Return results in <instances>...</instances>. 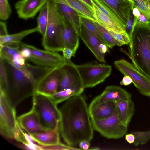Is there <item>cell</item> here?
<instances>
[{"label": "cell", "instance_id": "cell-1", "mask_svg": "<svg viewBox=\"0 0 150 150\" xmlns=\"http://www.w3.org/2000/svg\"><path fill=\"white\" fill-rule=\"evenodd\" d=\"M59 109L60 132L67 145L75 146L83 140L90 142L94 130L85 97L81 94L71 97Z\"/></svg>", "mask_w": 150, "mask_h": 150}, {"label": "cell", "instance_id": "cell-2", "mask_svg": "<svg viewBox=\"0 0 150 150\" xmlns=\"http://www.w3.org/2000/svg\"><path fill=\"white\" fill-rule=\"evenodd\" d=\"M2 59L7 76L6 88L4 93L9 103L14 108L23 100L35 93L38 83L52 69L26 63L25 69L22 70Z\"/></svg>", "mask_w": 150, "mask_h": 150}, {"label": "cell", "instance_id": "cell-3", "mask_svg": "<svg viewBox=\"0 0 150 150\" xmlns=\"http://www.w3.org/2000/svg\"><path fill=\"white\" fill-rule=\"evenodd\" d=\"M129 52L120 51L129 57L132 64L150 79V25H136L129 44Z\"/></svg>", "mask_w": 150, "mask_h": 150}, {"label": "cell", "instance_id": "cell-4", "mask_svg": "<svg viewBox=\"0 0 150 150\" xmlns=\"http://www.w3.org/2000/svg\"><path fill=\"white\" fill-rule=\"evenodd\" d=\"M47 2L49 7L48 21L46 33L42 36V45L47 51H62L63 48L61 32L63 16L53 0H48Z\"/></svg>", "mask_w": 150, "mask_h": 150}, {"label": "cell", "instance_id": "cell-5", "mask_svg": "<svg viewBox=\"0 0 150 150\" xmlns=\"http://www.w3.org/2000/svg\"><path fill=\"white\" fill-rule=\"evenodd\" d=\"M32 106L42 125L47 129L53 130L59 125L61 115L59 108L49 96L35 93Z\"/></svg>", "mask_w": 150, "mask_h": 150}, {"label": "cell", "instance_id": "cell-6", "mask_svg": "<svg viewBox=\"0 0 150 150\" xmlns=\"http://www.w3.org/2000/svg\"><path fill=\"white\" fill-rule=\"evenodd\" d=\"M85 88L93 87L103 82L110 75L112 67L93 61L76 65Z\"/></svg>", "mask_w": 150, "mask_h": 150}, {"label": "cell", "instance_id": "cell-7", "mask_svg": "<svg viewBox=\"0 0 150 150\" xmlns=\"http://www.w3.org/2000/svg\"><path fill=\"white\" fill-rule=\"evenodd\" d=\"M0 133L9 139H14L18 123L15 108L8 102L4 93L0 90Z\"/></svg>", "mask_w": 150, "mask_h": 150}, {"label": "cell", "instance_id": "cell-8", "mask_svg": "<svg viewBox=\"0 0 150 150\" xmlns=\"http://www.w3.org/2000/svg\"><path fill=\"white\" fill-rule=\"evenodd\" d=\"M91 120L93 130L108 139H118L122 138L127 131L128 127L122 124L119 120L116 110L108 117Z\"/></svg>", "mask_w": 150, "mask_h": 150}, {"label": "cell", "instance_id": "cell-9", "mask_svg": "<svg viewBox=\"0 0 150 150\" xmlns=\"http://www.w3.org/2000/svg\"><path fill=\"white\" fill-rule=\"evenodd\" d=\"M114 64L120 72L131 78L133 84L141 94L150 98V79L149 78L132 64L124 59L116 61Z\"/></svg>", "mask_w": 150, "mask_h": 150}, {"label": "cell", "instance_id": "cell-10", "mask_svg": "<svg viewBox=\"0 0 150 150\" xmlns=\"http://www.w3.org/2000/svg\"><path fill=\"white\" fill-rule=\"evenodd\" d=\"M20 44L30 49L32 54L28 60L37 65L56 69L60 68L67 63L66 59L57 52L42 50L21 42Z\"/></svg>", "mask_w": 150, "mask_h": 150}, {"label": "cell", "instance_id": "cell-11", "mask_svg": "<svg viewBox=\"0 0 150 150\" xmlns=\"http://www.w3.org/2000/svg\"><path fill=\"white\" fill-rule=\"evenodd\" d=\"M66 59V64L60 68L62 77L57 92L68 88L84 91L85 88L76 65L70 59Z\"/></svg>", "mask_w": 150, "mask_h": 150}, {"label": "cell", "instance_id": "cell-12", "mask_svg": "<svg viewBox=\"0 0 150 150\" xmlns=\"http://www.w3.org/2000/svg\"><path fill=\"white\" fill-rule=\"evenodd\" d=\"M62 77L60 68L53 69L38 82L35 93L47 96L54 94L57 92Z\"/></svg>", "mask_w": 150, "mask_h": 150}, {"label": "cell", "instance_id": "cell-13", "mask_svg": "<svg viewBox=\"0 0 150 150\" xmlns=\"http://www.w3.org/2000/svg\"><path fill=\"white\" fill-rule=\"evenodd\" d=\"M130 99L131 94L125 89L118 86H108L101 94L92 100L88 106V110L104 103L110 101L116 102L121 99Z\"/></svg>", "mask_w": 150, "mask_h": 150}, {"label": "cell", "instance_id": "cell-14", "mask_svg": "<svg viewBox=\"0 0 150 150\" xmlns=\"http://www.w3.org/2000/svg\"><path fill=\"white\" fill-rule=\"evenodd\" d=\"M45 0H20L14 5L18 17L26 20L33 18L47 2Z\"/></svg>", "mask_w": 150, "mask_h": 150}, {"label": "cell", "instance_id": "cell-15", "mask_svg": "<svg viewBox=\"0 0 150 150\" xmlns=\"http://www.w3.org/2000/svg\"><path fill=\"white\" fill-rule=\"evenodd\" d=\"M17 120L21 127L30 134L47 130L42 124L32 106L29 112L19 116Z\"/></svg>", "mask_w": 150, "mask_h": 150}, {"label": "cell", "instance_id": "cell-16", "mask_svg": "<svg viewBox=\"0 0 150 150\" xmlns=\"http://www.w3.org/2000/svg\"><path fill=\"white\" fill-rule=\"evenodd\" d=\"M114 13L125 25L134 5L132 0H99Z\"/></svg>", "mask_w": 150, "mask_h": 150}, {"label": "cell", "instance_id": "cell-17", "mask_svg": "<svg viewBox=\"0 0 150 150\" xmlns=\"http://www.w3.org/2000/svg\"><path fill=\"white\" fill-rule=\"evenodd\" d=\"M61 32L63 48L71 49L75 54L79 46V36L63 16Z\"/></svg>", "mask_w": 150, "mask_h": 150}, {"label": "cell", "instance_id": "cell-18", "mask_svg": "<svg viewBox=\"0 0 150 150\" xmlns=\"http://www.w3.org/2000/svg\"><path fill=\"white\" fill-rule=\"evenodd\" d=\"M81 25L79 37L97 59L103 64L105 63V54L100 52L99 48L100 45L103 43Z\"/></svg>", "mask_w": 150, "mask_h": 150}, {"label": "cell", "instance_id": "cell-19", "mask_svg": "<svg viewBox=\"0 0 150 150\" xmlns=\"http://www.w3.org/2000/svg\"><path fill=\"white\" fill-rule=\"evenodd\" d=\"M60 133L59 125L53 130L47 129L30 135L34 140L40 145L49 146L61 143L60 140Z\"/></svg>", "mask_w": 150, "mask_h": 150}, {"label": "cell", "instance_id": "cell-20", "mask_svg": "<svg viewBox=\"0 0 150 150\" xmlns=\"http://www.w3.org/2000/svg\"><path fill=\"white\" fill-rule=\"evenodd\" d=\"M118 117L120 122L128 127L135 112L134 105L131 99H121L115 102Z\"/></svg>", "mask_w": 150, "mask_h": 150}, {"label": "cell", "instance_id": "cell-21", "mask_svg": "<svg viewBox=\"0 0 150 150\" xmlns=\"http://www.w3.org/2000/svg\"><path fill=\"white\" fill-rule=\"evenodd\" d=\"M53 0L56 3L61 14L79 35L81 25L78 13L63 0Z\"/></svg>", "mask_w": 150, "mask_h": 150}, {"label": "cell", "instance_id": "cell-22", "mask_svg": "<svg viewBox=\"0 0 150 150\" xmlns=\"http://www.w3.org/2000/svg\"><path fill=\"white\" fill-rule=\"evenodd\" d=\"M116 110L115 102H108L97 105L89 110L92 120L102 119L111 115Z\"/></svg>", "mask_w": 150, "mask_h": 150}, {"label": "cell", "instance_id": "cell-23", "mask_svg": "<svg viewBox=\"0 0 150 150\" xmlns=\"http://www.w3.org/2000/svg\"><path fill=\"white\" fill-rule=\"evenodd\" d=\"M92 3L93 5V10L96 19V22L105 29H109L114 32L125 34L128 37L124 29L102 13L94 4Z\"/></svg>", "mask_w": 150, "mask_h": 150}, {"label": "cell", "instance_id": "cell-24", "mask_svg": "<svg viewBox=\"0 0 150 150\" xmlns=\"http://www.w3.org/2000/svg\"><path fill=\"white\" fill-rule=\"evenodd\" d=\"M80 16L96 21L93 9L80 0H63Z\"/></svg>", "mask_w": 150, "mask_h": 150}, {"label": "cell", "instance_id": "cell-25", "mask_svg": "<svg viewBox=\"0 0 150 150\" xmlns=\"http://www.w3.org/2000/svg\"><path fill=\"white\" fill-rule=\"evenodd\" d=\"M37 32H38V29L37 27L24 30L16 33L1 36L0 44L19 42L25 36Z\"/></svg>", "mask_w": 150, "mask_h": 150}, {"label": "cell", "instance_id": "cell-26", "mask_svg": "<svg viewBox=\"0 0 150 150\" xmlns=\"http://www.w3.org/2000/svg\"><path fill=\"white\" fill-rule=\"evenodd\" d=\"M83 91L68 88L57 91L54 94L48 96L57 104L66 101L71 97L81 94Z\"/></svg>", "mask_w": 150, "mask_h": 150}, {"label": "cell", "instance_id": "cell-27", "mask_svg": "<svg viewBox=\"0 0 150 150\" xmlns=\"http://www.w3.org/2000/svg\"><path fill=\"white\" fill-rule=\"evenodd\" d=\"M91 0L92 3L94 4L102 13L105 14L125 31V25L120 18L108 7L99 0Z\"/></svg>", "mask_w": 150, "mask_h": 150}, {"label": "cell", "instance_id": "cell-28", "mask_svg": "<svg viewBox=\"0 0 150 150\" xmlns=\"http://www.w3.org/2000/svg\"><path fill=\"white\" fill-rule=\"evenodd\" d=\"M49 7L47 1L44 6L41 8L37 18V27L38 32L43 36L46 33L48 18Z\"/></svg>", "mask_w": 150, "mask_h": 150}, {"label": "cell", "instance_id": "cell-29", "mask_svg": "<svg viewBox=\"0 0 150 150\" xmlns=\"http://www.w3.org/2000/svg\"><path fill=\"white\" fill-rule=\"evenodd\" d=\"M79 16L81 24L104 44L106 45L100 33L93 23V21L82 16Z\"/></svg>", "mask_w": 150, "mask_h": 150}, {"label": "cell", "instance_id": "cell-30", "mask_svg": "<svg viewBox=\"0 0 150 150\" xmlns=\"http://www.w3.org/2000/svg\"><path fill=\"white\" fill-rule=\"evenodd\" d=\"M93 22L99 30L106 45L108 47L112 49L114 46L116 45L114 39L106 29L96 22L93 21Z\"/></svg>", "mask_w": 150, "mask_h": 150}, {"label": "cell", "instance_id": "cell-31", "mask_svg": "<svg viewBox=\"0 0 150 150\" xmlns=\"http://www.w3.org/2000/svg\"><path fill=\"white\" fill-rule=\"evenodd\" d=\"M23 129L18 122L14 139L21 142L23 145H26L30 143L35 144L36 142L30 134L24 132Z\"/></svg>", "mask_w": 150, "mask_h": 150}, {"label": "cell", "instance_id": "cell-32", "mask_svg": "<svg viewBox=\"0 0 150 150\" xmlns=\"http://www.w3.org/2000/svg\"><path fill=\"white\" fill-rule=\"evenodd\" d=\"M137 8L147 18L150 25V0H132Z\"/></svg>", "mask_w": 150, "mask_h": 150}, {"label": "cell", "instance_id": "cell-33", "mask_svg": "<svg viewBox=\"0 0 150 150\" xmlns=\"http://www.w3.org/2000/svg\"><path fill=\"white\" fill-rule=\"evenodd\" d=\"M130 133L135 136V139L133 144L136 146L144 144L150 139V130L145 132L133 131Z\"/></svg>", "mask_w": 150, "mask_h": 150}, {"label": "cell", "instance_id": "cell-34", "mask_svg": "<svg viewBox=\"0 0 150 150\" xmlns=\"http://www.w3.org/2000/svg\"><path fill=\"white\" fill-rule=\"evenodd\" d=\"M12 10L8 0H0V19L5 21L11 14Z\"/></svg>", "mask_w": 150, "mask_h": 150}, {"label": "cell", "instance_id": "cell-35", "mask_svg": "<svg viewBox=\"0 0 150 150\" xmlns=\"http://www.w3.org/2000/svg\"><path fill=\"white\" fill-rule=\"evenodd\" d=\"M112 35L116 42V45L121 46L129 45V40L127 36L124 34L114 32L109 29H106Z\"/></svg>", "mask_w": 150, "mask_h": 150}, {"label": "cell", "instance_id": "cell-36", "mask_svg": "<svg viewBox=\"0 0 150 150\" xmlns=\"http://www.w3.org/2000/svg\"><path fill=\"white\" fill-rule=\"evenodd\" d=\"M7 76L6 67L3 59L0 58V90L4 92L6 88Z\"/></svg>", "mask_w": 150, "mask_h": 150}, {"label": "cell", "instance_id": "cell-37", "mask_svg": "<svg viewBox=\"0 0 150 150\" xmlns=\"http://www.w3.org/2000/svg\"><path fill=\"white\" fill-rule=\"evenodd\" d=\"M132 11L130 13L129 18L125 27V31L129 40V42L131 41L134 28L136 25L135 17L132 14Z\"/></svg>", "mask_w": 150, "mask_h": 150}, {"label": "cell", "instance_id": "cell-38", "mask_svg": "<svg viewBox=\"0 0 150 150\" xmlns=\"http://www.w3.org/2000/svg\"><path fill=\"white\" fill-rule=\"evenodd\" d=\"M20 46L21 48L19 50L20 54L26 60H28L32 54L31 50L27 47L21 46V45Z\"/></svg>", "mask_w": 150, "mask_h": 150}, {"label": "cell", "instance_id": "cell-39", "mask_svg": "<svg viewBox=\"0 0 150 150\" xmlns=\"http://www.w3.org/2000/svg\"><path fill=\"white\" fill-rule=\"evenodd\" d=\"M136 25H146L149 24L148 20L146 16L141 12L139 16L135 17Z\"/></svg>", "mask_w": 150, "mask_h": 150}, {"label": "cell", "instance_id": "cell-40", "mask_svg": "<svg viewBox=\"0 0 150 150\" xmlns=\"http://www.w3.org/2000/svg\"><path fill=\"white\" fill-rule=\"evenodd\" d=\"M21 147L27 150H43L42 146L38 145L35 143H30L26 145H22Z\"/></svg>", "mask_w": 150, "mask_h": 150}, {"label": "cell", "instance_id": "cell-41", "mask_svg": "<svg viewBox=\"0 0 150 150\" xmlns=\"http://www.w3.org/2000/svg\"><path fill=\"white\" fill-rule=\"evenodd\" d=\"M62 51L63 52V57L66 59H70L72 56H75L73 51L69 48L64 47Z\"/></svg>", "mask_w": 150, "mask_h": 150}, {"label": "cell", "instance_id": "cell-42", "mask_svg": "<svg viewBox=\"0 0 150 150\" xmlns=\"http://www.w3.org/2000/svg\"><path fill=\"white\" fill-rule=\"evenodd\" d=\"M8 35L6 22L1 21H0V36Z\"/></svg>", "mask_w": 150, "mask_h": 150}, {"label": "cell", "instance_id": "cell-43", "mask_svg": "<svg viewBox=\"0 0 150 150\" xmlns=\"http://www.w3.org/2000/svg\"><path fill=\"white\" fill-rule=\"evenodd\" d=\"M132 83V80L128 76H125L120 82L121 85L124 86H128Z\"/></svg>", "mask_w": 150, "mask_h": 150}, {"label": "cell", "instance_id": "cell-44", "mask_svg": "<svg viewBox=\"0 0 150 150\" xmlns=\"http://www.w3.org/2000/svg\"><path fill=\"white\" fill-rule=\"evenodd\" d=\"M79 147L82 149L86 150L89 148L90 144V142L86 140H83L79 143Z\"/></svg>", "mask_w": 150, "mask_h": 150}, {"label": "cell", "instance_id": "cell-45", "mask_svg": "<svg viewBox=\"0 0 150 150\" xmlns=\"http://www.w3.org/2000/svg\"><path fill=\"white\" fill-rule=\"evenodd\" d=\"M125 140L129 144H133L134 141L135 137L132 134H127L125 136Z\"/></svg>", "mask_w": 150, "mask_h": 150}, {"label": "cell", "instance_id": "cell-46", "mask_svg": "<svg viewBox=\"0 0 150 150\" xmlns=\"http://www.w3.org/2000/svg\"><path fill=\"white\" fill-rule=\"evenodd\" d=\"M108 46L104 43L101 44L99 46V50L102 54H105L108 51Z\"/></svg>", "mask_w": 150, "mask_h": 150}, {"label": "cell", "instance_id": "cell-47", "mask_svg": "<svg viewBox=\"0 0 150 150\" xmlns=\"http://www.w3.org/2000/svg\"><path fill=\"white\" fill-rule=\"evenodd\" d=\"M132 12L134 16L137 18L139 17L141 14L140 11L137 8L134 7L132 10Z\"/></svg>", "mask_w": 150, "mask_h": 150}, {"label": "cell", "instance_id": "cell-48", "mask_svg": "<svg viewBox=\"0 0 150 150\" xmlns=\"http://www.w3.org/2000/svg\"><path fill=\"white\" fill-rule=\"evenodd\" d=\"M84 2L92 9H93V5L91 0H80Z\"/></svg>", "mask_w": 150, "mask_h": 150}, {"label": "cell", "instance_id": "cell-49", "mask_svg": "<svg viewBox=\"0 0 150 150\" xmlns=\"http://www.w3.org/2000/svg\"><path fill=\"white\" fill-rule=\"evenodd\" d=\"M45 0V1H47L48 0Z\"/></svg>", "mask_w": 150, "mask_h": 150}]
</instances>
